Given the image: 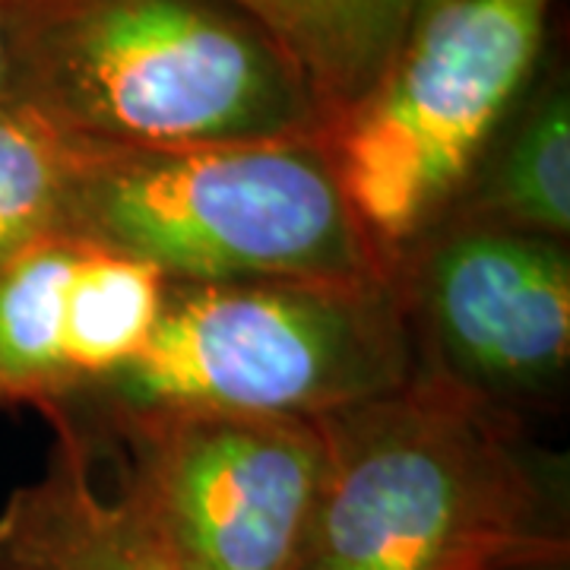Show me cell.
Returning a JSON list of instances; mask_svg holds the SVG:
<instances>
[{"instance_id":"8992f818","label":"cell","mask_w":570,"mask_h":570,"mask_svg":"<svg viewBox=\"0 0 570 570\" xmlns=\"http://www.w3.org/2000/svg\"><path fill=\"white\" fill-rule=\"evenodd\" d=\"M108 444L118 494L178 570H292L324 479L317 422L124 412L51 422Z\"/></svg>"},{"instance_id":"6da1fadb","label":"cell","mask_w":570,"mask_h":570,"mask_svg":"<svg viewBox=\"0 0 570 570\" xmlns=\"http://www.w3.org/2000/svg\"><path fill=\"white\" fill-rule=\"evenodd\" d=\"M324 479L292 570H498L570 551L568 460L431 374L314 419Z\"/></svg>"},{"instance_id":"5b68a950","label":"cell","mask_w":570,"mask_h":570,"mask_svg":"<svg viewBox=\"0 0 570 570\" xmlns=\"http://www.w3.org/2000/svg\"><path fill=\"white\" fill-rule=\"evenodd\" d=\"M558 0H419L362 102L330 134L371 242L396 257L448 216L551 51Z\"/></svg>"},{"instance_id":"4fadbf2b","label":"cell","mask_w":570,"mask_h":570,"mask_svg":"<svg viewBox=\"0 0 570 570\" xmlns=\"http://www.w3.org/2000/svg\"><path fill=\"white\" fill-rule=\"evenodd\" d=\"M17 51H20V7L0 0V102H17Z\"/></svg>"},{"instance_id":"5bb4252c","label":"cell","mask_w":570,"mask_h":570,"mask_svg":"<svg viewBox=\"0 0 570 570\" xmlns=\"http://www.w3.org/2000/svg\"><path fill=\"white\" fill-rule=\"evenodd\" d=\"M498 570H570V551L542 554V558H530V561H520V564H510V568Z\"/></svg>"},{"instance_id":"8fae6325","label":"cell","mask_w":570,"mask_h":570,"mask_svg":"<svg viewBox=\"0 0 570 570\" xmlns=\"http://www.w3.org/2000/svg\"><path fill=\"white\" fill-rule=\"evenodd\" d=\"M51 0H17L41 7ZM264 22L305 70L330 127L346 118L381 80L419 0H232ZM330 130V134H333Z\"/></svg>"},{"instance_id":"3957f363","label":"cell","mask_w":570,"mask_h":570,"mask_svg":"<svg viewBox=\"0 0 570 570\" xmlns=\"http://www.w3.org/2000/svg\"><path fill=\"white\" fill-rule=\"evenodd\" d=\"M61 232L156 266L171 283L393 276L348 200L330 137L232 146L70 137Z\"/></svg>"},{"instance_id":"7a4b0ae2","label":"cell","mask_w":570,"mask_h":570,"mask_svg":"<svg viewBox=\"0 0 570 570\" xmlns=\"http://www.w3.org/2000/svg\"><path fill=\"white\" fill-rule=\"evenodd\" d=\"M17 102L70 137L232 146L330 137L305 70L232 0H51L20 13Z\"/></svg>"},{"instance_id":"52a82bcc","label":"cell","mask_w":570,"mask_h":570,"mask_svg":"<svg viewBox=\"0 0 570 570\" xmlns=\"http://www.w3.org/2000/svg\"><path fill=\"white\" fill-rule=\"evenodd\" d=\"M415 374L527 419L570 367V245L479 223H438L396 257Z\"/></svg>"},{"instance_id":"7c38bea8","label":"cell","mask_w":570,"mask_h":570,"mask_svg":"<svg viewBox=\"0 0 570 570\" xmlns=\"http://www.w3.org/2000/svg\"><path fill=\"white\" fill-rule=\"evenodd\" d=\"M70 137L20 102H0V269L63 225Z\"/></svg>"},{"instance_id":"9c48e42d","label":"cell","mask_w":570,"mask_h":570,"mask_svg":"<svg viewBox=\"0 0 570 570\" xmlns=\"http://www.w3.org/2000/svg\"><path fill=\"white\" fill-rule=\"evenodd\" d=\"M55 434L45 472L0 508V570H178L121 494L96 482L80 434Z\"/></svg>"},{"instance_id":"30bf717a","label":"cell","mask_w":570,"mask_h":570,"mask_svg":"<svg viewBox=\"0 0 570 570\" xmlns=\"http://www.w3.org/2000/svg\"><path fill=\"white\" fill-rule=\"evenodd\" d=\"M441 223H479L570 242V77L551 48Z\"/></svg>"},{"instance_id":"277c9868","label":"cell","mask_w":570,"mask_h":570,"mask_svg":"<svg viewBox=\"0 0 570 570\" xmlns=\"http://www.w3.org/2000/svg\"><path fill=\"white\" fill-rule=\"evenodd\" d=\"M415 374L396 279L168 283L149 346L102 390L48 422L124 412L324 419L393 393Z\"/></svg>"},{"instance_id":"ba28073f","label":"cell","mask_w":570,"mask_h":570,"mask_svg":"<svg viewBox=\"0 0 570 570\" xmlns=\"http://www.w3.org/2000/svg\"><path fill=\"white\" fill-rule=\"evenodd\" d=\"M156 266L48 235L0 269V409L61 412L140 358L163 317Z\"/></svg>"}]
</instances>
